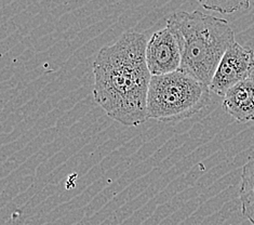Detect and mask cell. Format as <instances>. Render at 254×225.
I'll return each mask as SVG.
<instances>
[{
  "label": "cell",
  "mask_w": 254,
  "mask_h": 225,
  "mask_svg": "<svg viewBox=\"0 0 254 225\" xmlns=\"http://www.w3.org/2000/svg\"><path fill=\"white\" fill-rule=\"evenodd\" d=\"M147 39L127 32L116 42L103 47L93 62V96L108 117L127 127L148 119L150 80L146 63Z\"/></svg>",
  "instance_id": "1"
},
{
  "label": "cell",
  "mask_w": 254,
  "mask_h": 225,
  "mask_svg": "<svg viewBox=\"0 0 254 225\" xmlns=\"http://www.w3.org/2000/svg\"><path fill=\"white\" fill-rule=\"evenodd\" d=\"M167 27L182 52L181 70L209 87L224 54L235 40L228 22L203 12L180 11L168 17Z\"/></svg>",
  "instance_id": "2"
},
{
  "label": "cell",
  "mask_w": 254,
  "mask_h": 225,
  "mask_svg": "<svg viewBox=\"0 0 254 225\" xmlns=\"http://www.w3.org/2000/svg\"><path fill=\"white\" fill-rule=\"evenodd\" d=\"M210 89L182 71L152 76L147 115L158 121H181L192 117L208 104Z\"/></svg>",
  "instance_id": "3"
},
{
  "label": "cell",
  "mask_w": 254,
  "mask_h": 225,
  "mask_svg": "<svg viewBox=\"0 0 254 225\" xmlns=\"http://www.w3.org/2000/svg\"><path fill=\"white\" fill-rule=\"evenodd\" d=\"M253 71L254 51L235 41L222 58L209 89L224 98L229 89L251 77Z\"/></svg>",
  "instance_id": "4"
},
{
  "label": "cell",
  "mask_w": 254,
  "mask_h": 225,
  "mask_svg": "<svg viewBox=\"0 0 254 225\" xmlns=\"http://www.w3.org/2000/svg\"><path fill=\"white\" fill-rule=\"evenodd\" d=\"M146 63L152 76H163L181 70L182 52L172 30L165 27L153 34L146 47Z\"/></svg>",
  "instance_id": "5"
},
{
  "label": "cell",
  "mask_w": 254,
  "mask_h": 225,
  "mask_svg": "<svg viewBox=\"0 0 254 225\" xmlns=\"http://www.w3.org/2000/svg\"><path fill=\"white\" fill-rule=\"evenodd\" d=\"M222 106L238 123L254 121V76L229 89L224 96Z\"/></svg>",
  "instance_id": "6"
},
{
  "label": "cell",
  "mask_w": 254,
  "mask_h": 225,
  "mask_svg": "<svg viewBox=\"0 0 254 225\" xmlns=\"http://www.w3.org/2000/svg\"><path fill=\"white\" fill-rule=\"evenodd\" d=\"M239 195L241 212L254 225V156L250 157L243 167Z\"/></svg>",
  "instance_id": "7"
},
{
  "label": "cell",
  "mask_w": 254,
  "mask_h": 225,
  "mask_svg": "<svg viewBox=\"0 0 254 225\" xmlns=\"http://www.w3.org/2000/svg\"><path fill=\"white\" fill-rule=\"evenodd\" d=\"M205 9L219 11L221 13H233L235 11L249 8L248 1H207L201 2Z\"/></svg>",
  "instance_id": "8"
}]
</instances>
